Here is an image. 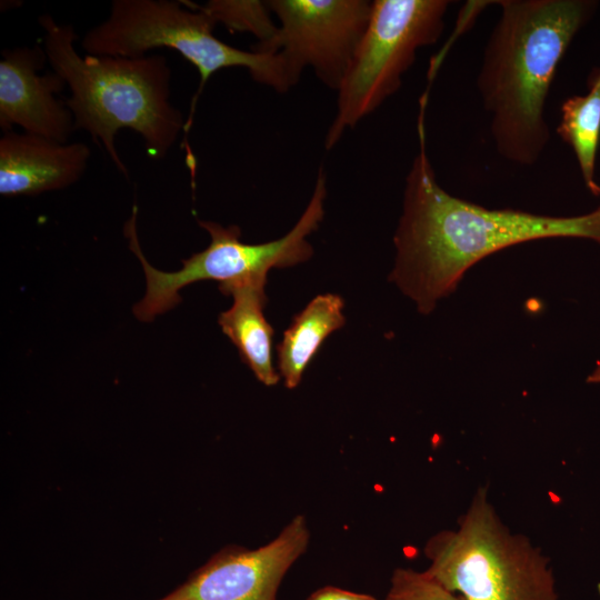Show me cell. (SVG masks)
Listing matches in <instances>:
<instances>
[{
  "label": "cell",
  "mask_w": 600,
  "mask_h": 600,
  "mask_svg": "<svg viewBox=\"0 0 600 600\" xmlns=\"http://www.w3.org/2000/svg\"><path fill=\"white\" fill-rule=\"evenodd\" d=\"M384 600H467L451 591L426 571L397 568L390 580Z\"/></svg>",
  "instance_id": "16"
},
{
  "label": "cell",
  "mask_w": 600,
  "mask_h": 600,
  "mask_svg": "<svg viewBox=\"0 0 600 600\" xmlns=\"http://www.w3.org/2000/svg\"><path fill=\"white\" fill-rule=\"evenodd\" d=\"M307 600H377L366 593L348 591L332 586L322 587L312 592Z\"/></svg>",
  "instance_id": "17"
},
{
  "label": "cell",
  "mask_w": 600,
  "mask_h": 600,
  "mask_svg": "<svg viewBox=\"0 0 600 600\" xmlns=\"http://www.w3.org/2000/svg\"><path fill=\"white\" fill-rule=\"evenodd\" d=\"M500 17L484 48L477 87L506 160L533 166L550 130L546 101L556 70L591 17L587 0H498Z\"/></svg>",
  "instance_id": "2"
},
{
  "label": "cell",
  "mask_w": 600,
  "mask_h": 600,
  "mask_svg": "<svg viewBox=\"0 0 600 600\" xmlns=\"http://www.w3.org/2000/svg\"><path fill=\"white\" fill-rule=\"evenodd\" d=\"M557 133L572 148L587 189L593 196H600V186L596 181L600 141V81L591 79L587 94L570 97L562 103Z\"/></svg>",
  "instance_id": "14"
},
{
  "label": "cell",
  "mask_w": 600,
  "mask_h": 600,
  "mask_svg": "<svg viewBox=\"0 0 600 600\" xmlns=\"http://www.w3.org/2000/svg\"><path fill=\"white\" fill-rule=\"evenodd\" d=\"M172 0H113L109 17L90 29L81 47L91 56L141 57L160 47L179 52L200 76L186 131L207 81L219 70L244 68L251 78L279 93L288 92L301 77L282 53L242 50L213 34L216 21L201 6Z\"/></svg>",
  "instance_id": "4"
},
{
  "label": "cell",
  "mask_w": 600,
  "mask_h": 600,
  "mask_svg": "<svg viewBox=\"0 0 600 600\" xmlns=\"http://www.w3.org/2000/svg\"><path fill=\"white\" fill-rule=\"evenodd\" d=\"M0 61V128L68 143L74 120L66 102L56 98L67 86L54 71L39 74L48 61L39 44L3 49Z\"/></svg>",
  "instance_id": "10"
},
{
  "label": "cell",
  "mask_w": 600,
  "mask_h": 600,
  "mask_svg": "<svg viewBox=\"0 0 600 600\" xmlns=\"http://www.w3.org/2000/svg\"><path fill=\"white\" fill-rule=\"evenodd\" d=\"M280 21L274 36L252 50L282 52L301 73L313 69L328 88L338 90L367 29L369 0H269Z\"/></svg>",
  "instance_id": "8"
},
{
  "label": "cell",
  "mask_w": 600,
  "mask_h": 600,
  "mask_svg": "<svg viewBox=\"0 0 600 600\" xmlns=\"http://www.w3.org/2000/svg\"><path fill=\"white\" fill-rule=\"evenodd\" d=\"M202 9L216 22H220L234 31L250 32L258 39L257 43L269 41L278 26L270 18L267 1H210Z\"/></svg>",
  "instance_id": "15"
},
{
  "label": "cell",
  "mask_w": 600,
  "mask_h": 600,
  "mask_svg": "<svg viewBox=\"0 0 600 600\" xmlns=\"http://www.w3.org/2000/svg\"><path fill=\"white\" fill-rule=\"evenodd\" d=\"M589 383H600V362L597 364L592 373L587 378Z\"/></svg>",
  "instance_id": "18"
},
{
  "label": "cell",
  "mask_w": 600,
  "mask_h": 600,
  "mask_svg": "<svg viewBox=\"0 0 600 600\" xmlns=\"http://www.w3.org/2000/svg\"><path fill=\"white\" fill-rule=\"evenodd\" d=\"M427 101L420 100L419 150L406 177L402 214L393 237L396 263L389 280L423 313L451 294L466 271L511 246L548 238L600 243V207L574 217L488 209L448 193L427 153Z\"/></svg>",
  "instance_id": "1"
},
{
  "label": "cell",
  "mask_w": 600,
  "mask_h": 600,
  "mask_svg": "<svg viewBox=\"0 0 600 600\" xmlns=\"http://www.w3.org/2000/svg\"><path fill=\"white\" fill-rule=\"evenodd\" d=\"M43 49L51 70L70 89L64 101L74 130L87 131L108 153L118 171H129L116 148L119 130L130 129L143 139L148 157L160 160L187 127L182 112L170 102L171 69L163 54L141 57H81L71 24L41 14Z\"/></svg>",
  "instance_id": "3"
},
{
  "label": "cell",
  "mask_w": 600,
  "mask_h": 600,
  "mask_svg": "<svg viewBox=\"0 0 600 600\" xmlns=\"http://www.w3.org/2000/svg\"><path fill=\"white\" fill-rule=\"evenodd\" d=\"M343 307L340 296L320 294L293 318L277 347L279 376L288 389L299 386L303 372L323 341L343 327Z\"/></svg>",
  "instance_id": "13"
},
{
  "label": "cell",
  "mask_w": 600,
  "mask_h": 600,
  "mask_svg": "<svg viewBox=\"0 0 600 600\" xmlns=\"http://www.w3.org/2000/svg\"><path fill=\"white\" fill-rule=\"evenodd\" d=\"M90 148L30 133L4 132L0 139V193L36 196L76 183L84 173Z\"/></svg>",
  "instance_id": "11"
},
{
  "label": "cell",
  "mask_w": 600,
  "mask_h": 600,
  "mask_svg": "<svg viewBox=\"0 0 600 600\" xmlns=\"http://www.w3.org/2000/svg\"><path fill=\"white\" fill-rule=\"evenodd\" d=\"M309 543L307 519L297 514L261 547H223L182 584L157 600H277L286 573Z\"/></svg>",
  "instance_id": "9"
},
{
  "label": "cell",
  "mask_w": 600,
  "mask_h": 600,
  "mask_svg": "<svg viewBox=\"0 0 600 600\" xmlns=\"http://www.w3.org/2000/svg\"><path fill=\"white\" fill-rule=\"evenodd\" d=\"M449 0H374L367 29L337 90V112L326 133L332 149L348 129L394 94L417 51L436 43Z\"/></svg>",
  "instance_id": "7"
},
{
  "label": "cell",
  "mask_w": 600,
  "mask_h": 600,
  "mask_svg": "<svg viewBox=\"0 0 600 600\" xmlns=\"http://www.w3.org/2000/svg\"><path fill=\"white\" fill-rule=\"evenodd\" d=\"M430 577L467 600H558L549 559L511 532L479 488L452 530L434 533L423 549Z\"/></svg>",
  "instance_id": "5"
},
{
  "label": "cell",
  "mask_w": 600,
  "mask_h": 600,
  "mask_svg": "<svg viewBox=\"0 0 600 600\" xmlns=\"http://www.w3.org/2000/svg\"><path fill=\"white\" fill-rule=\"evenodd\" d=\"M327 198V173L323 167L318 176L312 197L294 224L283 237L258 244L240 240L238 226L223 227L220 223L198 220L210 236L209 246L182 261V269L163 272L153 268L144 258L137 234L138 209L124 224V236L130 250L140 260L146 274L147 289L141 301L133 307L134 316L141 321H151L181 301L178 291L183 287L204 280L219 282L224 293L229 288L251 282H267L272 268H287L302 263L311 258L313 249L307 237L319 228L324 216Z\"/></svg>",
  "instance_id": "6"
},
{
  "label": "cell",
  "mask_w": 600,
  "mask_h": 600,
  "mask_svg": "<svg viewBox=\"0 0 600 600\" xmlns=\"http://www.w3.org/2000/svg\"><path fill=\"white\" fill-rule=\"evenodd\" d=\"M264 287V282H251L229 288L224 294L232 296L233 303L219 314L218 322L241 360L261 383L270 387L278 383L280 376L272 364L273 329L263 313Z\"/></svg>",
  "instance_id": "12"
},
{
  "label": "cell",
  "mask_w": 600,
  "mask_h": 600,
  "mask_svg": "<svg viewBox=\"0 0 600 600\" xmlns=\"http://www.w3.org/2000/svg\"><path fill=\"white\" fill-rule=\"evenodd\" d=\"M591 79L600 81V69L594 71V74L591 77Z\"/></svg>",
  "instance_id": "19"
}]
</instances>
